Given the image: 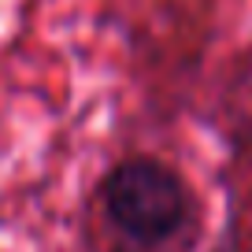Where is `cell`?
Here are the masks:
<instances>
[{
    "label": "cell",
    "instance_id": "cell-1",
    "mask_svg": "<svg viewBox=\"0 0 252 252\" xmlns=\"http://www.w3.org/2000/svg\"><path fill=\"white\" fill-rule=\"evenodd\" d=\"M100 204L126 237L159 245L189 219V189L174 167L152 156H130L104 174Z\"/></svg>",
    "mask_w": 252,
    "mask_h": 252
}]
</instances>
